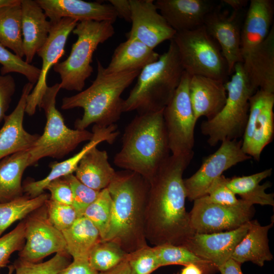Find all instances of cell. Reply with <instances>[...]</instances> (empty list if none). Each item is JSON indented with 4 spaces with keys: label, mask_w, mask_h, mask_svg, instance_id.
Segmentation results:
<instances>
[{
    "label": "cell",
    "mask_w": 274,
    "mask_h": 274,
    "mask_svg": "<svg viewBox=\"0 0 274 274\" xmlns=\"http://www.w3.org/2000/svg\"><path fill=\"white\" fill-rule=\"evenodd\" d=\"M70 256L66 252H59L49 260L41 263L18 259L13 264L15 274H58L71 263Z\"/></svg>",
    "instance_id": "obj_38"
},
{
    "label": "cell",
    "mask_w": 274,
    "mask_h": 274,
    "mask_svg": "<svg viewBox=\"0 0 274 274\" xmlns=\"http://www.w3.org/2000/svg\"><path fill=\"white\" fill-rule=\"evenodd\" d=\"M92 132L93 133L92 138L79 152L63 161L51 163L49 165L51 170L43 179L26 183L23 186L25 195L30 197L41 195L51 181L75 173L82 158L90 149L103 142L113 144L119 134L115 124L107 127L94 124Z\"/></svg>",
    "instance_id": "obj_19"
},
{
    "label": "cell",
    "mask_w": 274,
    "mask_h": 274,
    "mask_svg": "<svg viewBox=\"0 0 274 274\" xmlns=\"http://www.w3.org/2000/svg\"><path fill=\"white\" fill-rule=\"evenodd\" d=\"M140 70L107 74L97 61V75L91 85L77 94L62 99L61 108H81L83 115L75 122V128L84 130L92 124L102 127L114 124L123 113L121 95L136 79Z\"/></svg>",
    "instance_id": "obj_4"
},
{
    "label": "cell",
    "mask_w": 274,
    "mask_h": 274,
    "mask_svg": "<svg viewBox=\"0 0 274 274\" xmlns=\"http://www.w3.org/2000/svg\"><path fill=\"white\" fill-rule=\"evenodd\" d=\"M75 173L82 183L100 191L108 187L116 172L109 162L107 151L94 147L82 158Z\"/></svg>",
    "instance_id": "obj_29"
},
{
    "label": "cell",
    "mask_w": 274,
    "mask_h": 274,
    "mask_svg": "<svg viewBox=\"0 0 274 274\" xmlns=\"http://www.w3.org/2000/svg\"><path fill=\"white\" fill-rule=\"evenodd\" d=\"M250 224L251 221L232 230L194 233L182 246L210 262L218 270L231 259L236 245L248 231Z\"/></svg>",
    "instance_id": "obj_18"
},
{
    "label": "cell",
    "mask_w": 274,
    "mask_h": 274,
    "mask_svg": "<svg viewBox=\"0 0 274 274\" xmlns=\"http://www.w3.org/2000/svg\"><path fill=\"white\" fill-rule=\"evenodd\" d=\"M78 22V20L69 18L51 22L48 39L37 53L42 59V64L38 80L27 98L25 113L29 116L34 115L37 107L40 108L42 98L48 87V72L64 55L67 38Z\"/></svg>",
    "instance_id": "obj_15"
},
{
    "label": "cell",
    "mask_w": 274,
    "mask_h": 274,
    "mask_svg": "<svg viewBox=\"0 0 274 274\" xmlns=\"http://www.w3.org/2000/svg\"><path fill=\"white\" fill-rule=\"evenodd\" d=\"M233 11L229 14L217 5L207 16L204 27L218 44L228 68L232 74L235 64L243 62L241 49V31L246 11Z\"/></svg>",
    "instance_id": "obj_14"
},
{
    "label": "cell",
    "mask_w": 274,
    "mask_h": 274,
    "mask_svg": "<svg viewBox=\"0 0 274 274\" xmlns=\"http://www.w3.org/2000/svg\"><path fill=\"white\" fill-rule=\"evenodd\" d=\"M229 80L225 83L227 91L225 104L214 118L202 122L201 133L208 136L207 142L216 146L224 140L243 137L249 112V99L255 92L245 76L242 62L236 63Z\"/></svg>",
    "instance_id": "obj_7"
},
{
    "label": "cell",
    "mask_w": 274,
    "mask_h": 274,
    "mask_svg": "<svg viewBox=\"0 0 274 274\" xmlns=\"http://www.w3.org/2000/svg\"><path fill=\"white\" fill-rule=\"evenodd\" d=\"M148 180L135 172H116L107 187L112 200L109 228L104 240L117 243L129 253L147 246L145 213Z\"/></svg>",
    "instance_id": "obj_2"
},
{
    "label": "cell",
    "mask_w": 274,
    "mask_h": 274,
    "mask_svg": "<svg viewBox=\"0 0 274 274\" xmlns=\"http://www.w3.org/2000/svg\"><path fill=\"white\" fill-rule=\"evenodd\" d=\"M109 2L114 8L118 17L130 22L131 6L129 0H109Z\"/></svg>",
    "instance_id": "obj_48"
},
{
    "label": "cell",
    "mask_w": 274,
    "mask_h": 274,
    "mask_svg": "<svg viewBox=\"0 0 274 274\" xmlns=\"http://www.w3.org/2000/svg\"><path fill=\"white\" fill-rule=\"evenodd\" d=\"M174 274H206L204 270L199 265L189 264L184 266L179 272Z\"/></svg>",
    "instance_id": "obj_52"
},
{
    "label": "cell",
    "mask_w": 274,
    "mask_h": 274,
    "mask_svg": "<svg viewBox=\"0 0 274 274\" xmlns=\"http://www.w3.org/2000/svg\"><path fill=\"white\" fill-rule=\"evenodd\" d=\"M273 1H250L241 31L243 59L266 39L273 25Z\"/></svg>",
    "instance_id": "obj_24"
},
{
    "label": "cell",
    "mask_w": 274,
    "mask_h": 274,
    "mask_svg": "<svg viewBox=\"0 0 274 274\" xmlns=\"http://www.w3.org/2000/svg\"><path fill=\"white\" fill-rule=\"evenodd\" d=\"M77 36L67 58L58 62L53 70L60 75L61 89L81 92L93 68V53L98 46L111 38L115 33L110 21H83L79 22L73 30Z\"/></svg>",
    "instance_id": "obj_6"
},
{
    "label": "cell",
    "mask_w": 274,
    "mask_h": 274,
    "mask_svg": "<svg viewBox=\"0 0 274 274\" xmlns=\"http://www.w3.org/2000/svg\"><path fill=\"white\" fill-rule=\"evenodd\" d=\"M246 79L254 92L274 93V27L263 42L243 59Z\"/></svg>",
    "instance_id": "obj_23"
},
{
    "label": "cell",
    "mask_w": 274,
    "mask_h": 274,
    "mask_svg": "<svg viewBox=\"0 0 274 274\" xmlns=\"http://www.w3.org/2000/svg\"><path fill=\"white\" fill-rule=\"evenodd\" d=\"M172 40L184 71L191 76L207 77L225 83L228 81V68L220 47L204 26L177 32Z\"/></svg>",
    "instance_id": "obj_9"
},
{
    "label": "cell",
    "mask_w": 274,
    "mask_h": 274,
    "mask_svg": "<svg viewBox=\"0 0 274 274\" xmlns=\"http://www.w3.org/2000/svg\"><path fill=\"white\" fill-rule=\"evenodd\" d=\"M170 41L166 52L141 70L136 84L123 100V113L157 111L170 101L184 72L176 46Z\"/></svg>",
    "instance_id": "obj_5"
},
{
    "label": "cell",
    "mask_w": 274,
    "mask_h": 274,
    "mask_svg": "<svg viewBox=\"0 0 274 274\" xmlns=\"http://www.w3.org/2000/svg\"><path fill=\"white\" fill-rule=\"evenodd\" d=\"M62 233L66 244V252L73 259H88L93 248L101 240L98 229L84 216L78 217Z\"/></svg>",
    "instance_id": "obj_31"
},
{
    "label": "cell",
    "mask_w": 274,
    "mask_h": 274,
    "mask_svg": "<svg viewBox=\"0 0 274 274\" xmlns=\"http://www.w3.org/2000/svg\"><path fill=\"white\" fill-rule=\"evenodd\" d=\"M253 204L241 199L235 205L226 206L207 201L202 197L194 200L189 213L194 233H211L232 230L251 220Z\"/></svg>",
    "instance_id": "obj_11"
},
{
    "label": "cell",
    "mask_w": 274,
    "mask_h": 274,
    "mask_svg": "<svg viewBox=\"0 0 274 274\" xmlns=\"http://www.w3.org/2000/svg\"><path fill=\"white\" fill-rule=\"evenodd\" d=\"M272 172V168H269L249 176L228 178L227 186L235 195H239L242 200L253 205L273 206V194L265 192L271 184L266 182L260 184L263 180L271 175Z\"/></svg>",
    "instance_id": "obj_32"
},
{
    "label": "cell",
    "mask_w": 274,
    "mask_h": 274,
    "mask_svg": "<svg viewBox=\"0 0 274 274\" xmlns=\"http://www.w3.org/2000/svg\"><path fill=\"white\" fill-rule=\"evenodd\" d=\"M125 252L117 243L111 241H100L88 256L91 266L98 272L115 267L126 259Z\"/></svg>",
    "instance_id": "obj_36"
},
{
    "label": "cell",
    "mask_w": 274,
    "mask_h": 274,
    "mask_svg": "<svg viewBox=\"0 0 274 274\" xmlns=\"http://www.w3.org/2000/svg\"><path fill=\"white\" fill-rule=\"evenodd\" d=\"M218 271L221 274H244L241 269V264L231 258L218 268Z\"/></svg>",
    "instance_id": "obj_49"
},
{
    "label": "cell",
    "mask_w": 274,
    "mask_h": 274,
    "mask_svg": "<svg viewBox=\"0 0 274 274\" xmlns=\"http://www.w3.org/2000/svg\"><path fill=\"white\" fill-rule=\"evenodd\" d=\"M131 274H151L160 267L154 247L148 245L127 254Z\"/></svg>",
    "instance_id": "obj_40"
},
{
    "label": "cell",
    "mask_w": 274,
    "mask_h": 274,
    "mask_svg": "<svg viewBox=\"0 0 274 274\" xmlns=\"http://www.w3.org/2000/svg\"><path fill=\"white\" fill-rule=\"evenodd\" d=\"M0 44L20 58L24 57L21 0L0 8Z\"/></svg>",
    "instance_id": "obj_33"
},
{
    "label": "cell",
    "mask_w": 274,
    "mask_h": 274,
    "mask_svg": "<svg viewBox=\"0 0 274 274\" xmlns=\"http://www.w3.org/2000/svg\"><path fill=\"white\" fill-rule=\"evenodd\" d=\"M22 33L25 61L31 64L46 42L51 24L36 1L21 0Z\"/></svg>",
    "instance_id": "obj_26"
},
{
    "label": "cell",
    "mask_w": 274,
    "mask_h": 274,
    "mask_svg": "<svg viewBox=\"0 0 274 274\" xmlns=\"http://www.w3.org/2000/svg\"><path fill=\"white\" fill-rule=\"evenodd\" d=\"M90 265L88 259H73L66 267L58 274H98Z\"/></svg>",
    "instance_id": "obj_47"
},
{
    "label": "cell",
    "mask_w": 274,
    "mask_h": 274,
    "mask_svg": "<svg viewBox=\"0 0 274 274\" xmlns=\"http://www.w3.org/2000/svg\"><path fill=\"white\" fill-rule=\"evenodd\" d=\"M274 93L265 102L259 95L249 100V112L243 136L242 149L247 155L259 161L264 148L272 141L274 134Z\"/></svg>",
    "instance_id": "obj_16"
},
{
    "label": "cell",
    "mask_w": 274,
    "mask_h": 274,
    "mask_svg": "<svg viewBox=\"0 0 274 274\" xmlns=\"http://www.w3.org/2000/svg\"><path fill=\"white\" fill-rule=\"evenodd\" d=\"M194 154L170 155L149 181L145 236L154 246L183 245L194 233L185 208L183 175Z\"/></svg>",
    "instance_id": "obj_1"
},
{
    "label": "cell",
    "mask_w": 274,
    "mask_h": 274,
    "mask_svg": "<svg viewBox=\"0 0 274 274\" xmlns=\"http://www.w3.org/2000/svg\"><path fill=\"white\" fill-rule=\"evenodd\" d=\"M45 206L49 221L61 232L71 227L78 218L71 205L57 202L49 198Z\"/></svg>",
    "instance_id": "obj_42"
},
{
    "label": "cell",
    "mask_w": 274,
    "mask_h": 274,
    "mask_svg": "<svg viewBox=\"0 0 274 274\" xmlns=\"http://www.w3.org/2000/svg\"><path fill=\"white\" fill-rule=\"evenodd\" d=\"M159 54L134 38H127L115 49L104 72L107 74L141 70L156 61Z\"/></svg>",
    "instance_id": "obj_28"
},
{
    "label": "cell",
    "mask_w": 274,
    "mask_h": 274,
    "mask_svg": "<svg viewBox=\"0 0 274 274\" xmlns=\"http://www.w3.org/2000/svg\"><path fill=\"white\" fill-rule=\"evenodd\" d=\"M222 2L230 7L233 11L245 10L249 3L248 0H223Z\"/></svg>",
    "instance_id": "obj_51"
},
{
    "label": "cell",
    "mask_w": 274,
    "mask_h": 274,
    "mask_svg": "<svg viewBox=\"0 0 274 274\" xmlns=\"http://www.w3.org/2000/svg\"><path fill=\"white\" fill-rule=\"evenodd\" d=\"M29 149L18 152L0 160V203L23 195L22 178L29 166Z\"/></svg>",
    "instance_id": "obj_30"
},
{
    "label": "cell",
    "mask_w": 274,
    "mask_h": 274,
    "mask_svg": "<svg viewBox=\"0 0 274 274\" xmlns=\"http://www.w3.org/2000/svg\"><path fill=\"white\" fill-rule=\"evenodd\" d=\"M163 109L139 113L125 128L114 163L149 182L170 156Z\"/></svg>",
    "instance_id": "obj_3"
},
{
    "label": "cell",
    "mask_w": 274,
    "mask_h": 274,
    "mask_svg": "<svg viewBox=\"0 0 274 274\" xmlns=\"http://www.w3.org/2000/svg\"><path fill=\"white\" fill-rule=\"evenodd\" d=\"M46 189L50 192V199L72 206L73 198L71 188L62 177L51 181L47 185Z\"/></svg>",
    "instance_id": "obj_45"
},
{
    "label": "cell",
    "mask_w": 274,
    "mask_h": 274,
    "mask_svg": "<svg viewBox=\"0 0 274 274\" xmlns=\"http://www.w3.org/2000/svg\"><path fill=\"white\" fill-rule=\"evenodd\" d=\"M273 224L262 226L257 220H251L248 231L236 245L231 258L241 264L250 261L260 267L272 260L268 233Z\"/></svg>",
    "instance_id": "obj_27"
},
{
    "label": "cell",
    "mask_w": 274,
    "mask_h": 274,
    "mask_svg": "<svg viewBox=\"0 0 274 274\" xmlns=\"http://www.w3.org/2000/svg\"><path fill=\"white\" fill-rule=\"evenodd\" d=\"M191 76L184 71L181 82L163 116L170 152L174 156L194 154V129L196 120L189 94Z\"/></svg>",
    "instance_id": "obj_10"
},
{
    "label": "cell",
    "mask_w": 274,
    "mask_h": 274,
    "mask_svg": "<svg viewBox=\"0 0 274 274\" xmlns=\"http://www.w3.org/2000/svg\"><path fill=\"white\" fill-rule=\"evenodd\" d=\"M19 0H0V8L5 6L14 4Z\"/></svg>",
    "instance_id": "obj_53"
},
{
    "label": "cell",
    "mask_w": 274,
    "mask_h": 274,
    "mask_svg": "<svg viewBox=\"0 0 274 274\" xmlns=\"http://www.w3.org/2000/svg\"><path fill=\"white\" fill-rule=\"evenodd\" d=\"M16 91V83L9 74L2 75L0 73V123L4 120L12 97Z\"/></svg>",
    "instance_id": "obj_46"
},
{
    "label": "cell",
    "mask_w": 274,
    "mask_h": 274,
    "mask_svg": "<svg viewBox=\"0 0 274 274\" xmlns=\"http://www.w3.org/2000/svg\"><path fill=\"white\" fill-rule=\"evenodd\" d=\"M25 222H20L12 230L0 236V268L9 263L11 255L23 248L25 239Z\"/></svg>",
    "instance_id": "obj_43"
},
{
    "label": "cell",
    "mask_w": 274,
    "mask_h": 274,
    "mask_svg": "<svg viewBox=\"0 0 274 274\" xmlns=\"http://www.w3.org/2000/svg\"><path fill=\"white\" fill-rule=\"evenodd\" d=\"M189 94L196 121L202 116L207 120L214 118L221 111L227 98L224 82L198 75L191 76Z\"/></svg>",
    "instance_id": "obj_25"
},
{
    "label": "cell",
    "mask_w": 274,
    "mask_h": 274,
    "mask_svg": "<svg viewBox=\"0 0 274 274\" xmlns=\"http://www.w3.org/2000/svg\"><path fill=\"white\" fill-rule=\"evenodd\" d=\"M62 178L71 188L73 198L72 206L78 217L83 216L87 208L96 199L100 191L95 190L85 185L73 174Z\"/></svg>",
    "instance_id": "obj_41"
},
{
    "label": "cell",
    "mask_w": 274,
    "mask_h": 274,
    "mask_svg": "<svg viewBox=\"0 0 274 274\" xmlns=\"http://www.w3.org/2000/svg\"><path fill=\"white\" fill-rule=\"evenodd\" d=\"M154 247L161 267L195 264L200 266L206 274H212L218 271L210 262L198 257L183 246L163 244Z\"/></svg>",
    "instance_id": "obj_35"
},
{
    "label": "cell",
    "mask_w": 274,
    "mask_h": 274,
    "mask_svg": "<svg viewBox=\"0 0 274 274\" xmlns=\"http://www.w3.org/2000/svg\"><path fill=\"white\" fill-rule=\"evenodd\" d=\"M112 200L107 188L100 191L96 199L85 210L83 216L98 229L101 240L108 231L112 214Z\"/></svg>",
    "instance_id": "obj_37"
},
{
    "label": "cell",
    "mask_w": 274,
    "mask_h": 274,
    "mask_svg": "<svg viewBox=\"0 0 274 274\" xmlns=\"http://www.w3.org/2000/svg\"><path fill=\"white\" fill-rule=\"evenodd\" d=\"M228 178L221 175L216 179L209 187L207 194L202 196L207 201L226 206L235 205L239 203L236 195L227 186Z\"/></svg>",
    "instance_id": "obj_44"
},
{
    "label": "cell",
    "mask_w": 274,
    "mask_h": 274,
    "mask_svg": "<svg viewBox=\"0 0 274 274\" xmlns=\"http://www.w3.org/2000/svg\"><path fill=\"white\" fill-rule=\"evenodd\" d=\"M8 274H13L14 271V267L13 264L9 265L8 266Z\"/></svg>",
    "instance_id": "obj_54"
},
{
    "label": "cell",
    "mask_w": 274,
    "mask_h": 274,
    "mask_svg": "<svg viewBox=\"0 0 274 274\" xmlns=\"http://www.w3.org/2000/svg\"><path fill=\"white\" fill-rule=\"evenodd\" d=\"M131 27L127 38H134L152 49L173 39L176 31L158 12L153 0H129Z\"/></svg>",
    "instance_id": "obj_17"
},
{
    "label": "cell",
    "mask_w": 274,
    "mask_h": 274,
    "mask_svg": "<svg viewBox=\"0 0 274 274\" xmlns=\"http://www.w3.org/2000/svg\"><path fill=\"white\" fill-rule=\"evenodd\" d=\"M98 274H131L130 269L126 259L113 268Z\"/></svg>",
    "instance_id": "obj_50"
},
{
    "label": "cell",
    "mask_w": 274,
    "mask_h": 274,
    "mask_svg": "<svg viewBox=\"0 0 274 274\" xmlns=\"http://www.w3.org/2000/svg\"><path fill=\"white\" fill-rule=\"evenodd\" d=\"M24 222L25 243L19 252V259L37 263L52 254L66 252L62 232L49 221L45 204L29 215Z\"/></svg>",
    "instance_id": "obj_13"
},
{
    "label": "cell",
    "mask_w": 274,
    "mask_h": 274,
    "mask_svg": "<svg viewBox=\"0 0 274 274\" xmlns=\"http://www.w3.org/2000/svg\"><path fill=\"white\" fill-rule=\"evenodd\" d=\"M33 86L30 82L24 85L15 108L4 119L0 129V160L14 153L29 149L40 136L30 133L23 126L27 98Z\"/></svg>",
    "instance_id": "obj_20"
},
{
    "label": "cell",
    "mask_w": 274,
    "mask_h": 274,
    "mask_svg": "<svg viewBox=\"0 0 274 274\" xmlns=\"http://www.w3.org/2000/svg\"><path fill=\"white\" fill-rule=\"evenodd\" d=\"M44 11L49 21L56 22L63 18L83 21H110L117 18L110 4L82 0H36Z\"/></svg>",
    "instance_id": "obj_21"
},
{
    "label": "cell",
    "mask_w": 274,
    "mask_h": 274,
    "mask_svg": "<svg viewBox=\"0 0 274 274\" xmlns=\"http://www.w3.org/2000/svg\"><path fill=\"white\" fill-rule=\"evenodd\" d=\"M49 197V194L44 192L35 197L25 195L0 203V236L14 222L26 218L43 206Z\"/></svg>",
    "instance_id": "obj_34"
},
{
    "label": "cell",
    "mask_w": 274,
    "mask_h": 274,
    "mask_svg": "<svg viewBox=\"0 0 274 274\" xmlns=\"http://www.w3.org/2000/svg\"><path fill=\"white\" fill-rule=\"evenodd\" d=\"M154 3L176 32L203 26L207 16L217 5L211 0H157Z\"/></svg>",
    "instance_id": "obj_22"
},
{
    "label": "cell",
    "mask_w": 274,
    "mask_h": 274,
    "mask_svg": "<svg viewBox=\"0 0 274 274\" xmlns=\"http://www.w3.org/2000/svg\"><path fill=\"white\" fill-rule=\"evenodd\" d=\"M0 73L5 75L16 73L23 75L30 82L36 84L39 78L40 68L27 63L22 58L9 51L0 44Z\"/></svg>",
    "instance_id": "obj_39"
},
{
    "label": "cell",
    "mask_w": 274,
    "mask_h": 274,
    "mask_svg": "<svg viewBox=\"0 0 274 274\" xmlns=\"http://www.w3.org/2000/svg\"><path fill=\"white\" fill-rule=\"evenodd\" d=\"M59 83L48 86L41 101L40 109L45 112L46 123L42 135L29 149V166L36 164L44 157L61 159L73 151L80 143L93 137L92 132L68 127L56 107Z\"/></svg>",
    "instance_id": "obj_8"
},
{
    "label": "cell",
    "mask_w": 274,
    "mask_h": 274,
    "mask_svg": "<svg viewBox=\"0 0 274 274\" xmlns=\"http://www.w3.org/2000/svg\"><path fill=\"white\" fill-rule=\"evenodd\" d=\"M214 153L202 162L197 171L184 179L187 198L190 201L207 194L213 183L224 172L251 157L242 149V140H224Z\"/></svg>",
    "instance_id": "obj_12"
}]
</instances>
